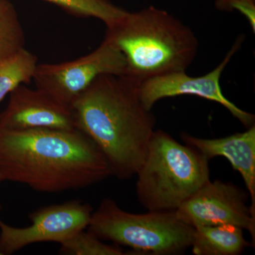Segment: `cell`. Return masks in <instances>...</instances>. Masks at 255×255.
I'll list each match as a JSON object with an SVG mask.
<instances>
[{"label":"cell","instance_id":"cell-12","mask_svg":"<svg viewBox=\"0 0 255 255\" xmlns=\"http://www.w3.org/2000/svg\"><path fill=\"white\" fill-rule=\"evenodd\" d=\"M249 246L242 228L224 224L194 228L191 247L196 255H238Z\"/></svg>","mask_w":255,"mask_h":255},{"label":"cell","instance_id":"cell-9","mask_svg":"<svg viewBox=\"0 0 255 255\" xmlns=\"http://www.w3.org/2000/svg\"><path fill=\"white\" fill-rule=\"evenodd\" d=\"M93 212L80 200L46 206L29 214L32 224L15 228L0 220V254L11 255L33 243H61L74 233L85 230Z\"/></svg>","mask_w":255,"mask_h":255},{"label":"cell","instance_id":"cell-17","mask_svg":"<svg viewBox=\"0 0 255 255\" xmlns=\"http://www.w3.org/2000/svg\"><path fill=\"white\" fill-rule=\"evenodd\" d=\"M215 6L219 11H238L248 20L255 32V0H216Z\"/></svg>","mask_w":255,"mask_h":255},{"label":"cell","instance_id":"cell-3","mask_svg":"<svg viewBox=\"0 0 255 255\" xmlns=\"http://www.w3.org/2000/svg\"><path fill=\"white\" fill-rule=\"evenodd\" d=\"M105 38L127 62V75L139 83L147 79L186 71L196 58L194 32L164 10L150 6L124 15L107 27Z\"/></svg>","mask_w":255,"mask_h":255},{"label":"cell","instance_id":"cell-13","mask_svg":"<svg viewBox=\"0 0 255 255\" xmlns=\"http://www.w3.org/2000/svg\"><path fill=\"white\" fill-rule=\"evenodd\" d=\"M37 60L33 53L23 48L0 61V102L18 85L33 80Z\"/></svg>","mask_w":255,"mask_h":255},{"label":"cell","instance_id":"cell-10","mask_svg":"<svg viewBox=\"0 0 255 255\" xmlns=\"http://www.w3.org/2000/svg\"><path fill=\"white\" fill-rule=\"evenodd\" d=\"M9 105L0 115V126L15 130L75 129L71 107L41 90L24 84L11 92Z\"/></svg>","mask_w":255,"mask_h":255},{"label":"cell","instance_id":"cell-14","mask_svg":"<svg viewBox=\"0 0 255 255\" xmlns=\"http://www.w3.org/2000/svg\"><path fill=\"white\" fill-rule=\"evenodd\" d=\"M61 8L69 14L82 17L98 18L107 27L117 22L127 11L110 0H43Z\"/></svg>","mask_w":255,"mask_h":255},{"label":"cell","instance_id":"cell-19","mask_svg":"<svg viewBox=\"0 0 255 255\" xmlns=\"http://www.w3.org/2000/svg\"><path fill=\"white\" fill-rule=\"evenodd\" d=\"M0 255H1V254H0Z\"/></svg>","mask_w":255,"mask_h":255},{"label":"cell","instance_id":"cell-7","mask_svg":"<svg viewBox=\"0 0 255 255\" xmlns=\"http://www.w3.org/2000/svg\"><path fill=\"white\" fill-rule=\"evenodd\" d=\"M248 192L231 182L208 180L175 211L178 219L196 228L233 225L255 239V214L247 205Z\"/></svg>","mask_w":255,"mask_h":255},{"label":"cell","instance_id":"cell-2","mask_svg":"<svg viewBox=\"0 0 255 255\" xmlns=\"http://www.w3.org/2000/svg\"><path fill=\"white\" fill-rule=\"evenodd\" d=\"M140 84L128 75L103 74L70 105L75 128L95 142L119 179L136 175L155 130Z\"/></svg>","mask_w":255,"mask_h":255},{"label":"cell","instance_id":"cell-4","mask_svg":"<svg viewBox=\"0 0 255 255\" xmlns=\"http://www.w3.org/2000/svg\"><path fill=\"white\" fill-rule=\"evenodd\" d=\"M209 159L199 151L155 130L136 174L139 202L148 211H174L209 180Z\"/></svg>","mask_w":255,"mask_h":255},{"label":"cell","instance_id":"cell-15","mask_svg":"<svg viewBox=\"0 0 255 255\" xmlns=\"http://www.w3.org/2000/svg\"><path fill=\"white\" fill-rule=\"evenodd\" d=\"M24 46V31L14 6L9 0H0V61Z\"/></svg>","mask_w":255,"mask_h":255},{"label":"cell","instance_id":"cell-8","mask_svg":"<svg viewBox=\"0 0 255 255\" xmlns=\"http://www.w3.org/2000/svg\"><path fill=\"white\" fill-rule=\"evenodd\" d=\"M244 41V36L238 37L222 62L209 73L191 77L186 71L164 74L142 82L139 86L140 100L145 108L152 110L156 102L169 97L194 95L222 105L245 127L255 125V115L241 110L228 100L221 90L220 80L225 69Z\"/></svg>","mask_w":255,"mask_h":255},{"label":"cell","instance_id":"cell-6","mask_svg":"<svg viewBox=\"0 0 255 255\" xmlns=\"http://www.w3.org/2000/svg\"><path fill=\"white\" fill-rule=\"evenodd\" d=\"M127 70L122 52L105 38L94 51L78 59L38 64L33 80L37 89L70 107L97 77L127 75Z\"/></svg>","mask_w":255,"mask_h":255},{"label":"cell","instance_id":"cell-18","mask_svg":"<svg viewBox=\"0 0 255 255\" xmlns=\"http://www.w3.org/2000/svg\"><path fill=\"white\" fill-rule=\"evenodd\" d=\"M2 182V179H1V174H0V182Z\"/></svg>","mask_w":255,"mask_h":255},{"label":"cell","instance_id":"cell-1","mask_svg":"<svg viewBox=\"0 0 255 255\" xmlns=\"http://www.w3.org/2000/svg\"><path fill=\"white\" fill-rule=\"evenodd\" d=\"M2 181L26 184L40 192L82 189L112 175L95 142L78 130H15L0 126Z\"/></svg>","mask_w":255,"mask_h":255},{"label":"cell","instance_id":"cell-16","mask_svg":"<svg viewBox=\"0 0 255 255\" xmlns=\"http://www.w3.org/2000/svg\"><path fill=\"white\" fill-rule=\"evenodd\" d=\"M60 244V253L70 255H122L124 250L118 245L106 244L93 233L85 230L74 233Z\"/></svg>","mask_w":255,"mask_h":255},{"label":"cell","instance_id":"cell-5","mask_svg":"<svg viewBox=\"0 0 255 255\" xmlns=\"http://www.w3.org/2000/svg\"><path fill=\"white\" fill-rule=\"evenodd\" d=\"M88 231L102 241L150 255H178L192 244L194 228L178 219L174 211L136 214L105 199L92 212Z\"/></svg>","mask_w":255,"mask_h":255},{"label":"cell","instance_id":"cell-11","mask_svg":"<svg viewBox=\"0 0 255 255\" xmlns=\"http://www.w3.org/2000/svg\"><path fill=\"white\" fill-rule=\"evenodd\" d=\"M186 145L194 147L208 159L224 157L241 174L251 198V209L255 214V126L246 131L221 138L206 139L182 132Z\"/></svg>","mask_w":255,"mask_h":255}]
</instances>
